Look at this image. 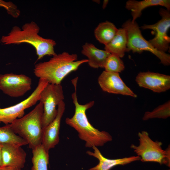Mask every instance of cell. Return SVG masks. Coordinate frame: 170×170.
<instances>
[{
    "label": "cell",
    "mask_w": 170,
    "mask_h": 170,
    "mask_svg": "<svg viewBox=\"0 0 170 170\" xmlns=\"http://www.w3.org/2000/svg\"><path fill=\"white\" fill-rule=\"evenodd\" d=\"M73 83L75 90L71 97L75 106V113L71 118H66L65 123L77 132L79 138L85 142L86 147L103 146L106 143L111 141L112 137L108 132L99 130L89 122L86 111L94 105V101H92L84 105L80 104L76 93L77 82Z\"/></svg>",
    "instance_id": "obj_1"
},
{
    "label": "cell",
    "mask_w": 170,
    "mask_h": 170,
    "mask_svg": "<svg viewBox=\"0 0 170 170\" xmlns=\"http://www.w3.org/2000/svg\"><path fill=\"white\" fill-rule=\"evenodd\" d=\"M39 31V26L33 21L24 24L21 29L15 26L7 35L2 37L0 42L4 45L22 43L31 44L35 49L37 60L45 55H56L54 50V47L56 45L55 41L40 36L38 34Z\"/></svg>",
    "instance_id": "obj_2"
},
{
    "label": "cell",
    "mask_w": 170,
    "mask_h": 170,
    "mask_svg": "<svg viewBox=\"0 0 170 170\" xmlns=\"http://www.w3.org/2000/svg\"><path fill=\"white\" fill-rule=\"evenodd\" d=\"M76 54L64 52L53 56L48 61L36 64L34 69L35 76L46 79L48 83L60 84L64 78L71 72L76 71L88 59L77 60Z\"/></svg>",
    "instance_id": "obj_3"
},
{
    "label": "cell",
    "mask_w": 170,
    "mask_h": 170,
    "mask_svg": "<svg viewBox=\"0 0 170 170\" xmlns=\"http://www.w3.org/2000/svg\"><path fill=\"white\" fill-rule=\"evenodd\" d=\"M43 105L39 102L30 112L10 124L16 134L25 140L32 150L42 144Z\"/></svg>",
    "instance_id": "obj_4"
},
{
    "label": "cell",
    "mask_w": 170,
    "mask_h": 170,
    "mask_svg": "<svg viewBox=\"0 0 170 170\" xmlns=\"http://www.w3.org/2000/svg\"><path fill=\"white\" fill-rule=\"evenodd\" d=\"M139 144H132L131 148L142 162H152L170 166V148L169 145L165 150L162 147V143L154 141L150 137L148 133L143 131L138 133Z\"/></svg>",
    "instance_id": "obj_5"
},
{
    "label": "cell",
    "mask_w": 170,
    "mask_h": 170,
    "mask_svg": "<svg viewBox=\"0 0 170 170\" xmlns=\"http://www.w3.org/2000/svg\"><path fill=\"white\" fill-rule=\"evenodd\" d=\"M122 27L126 31L128 41L127 52L141 53L144 51L150 52L157 57L161 62L165 65L170 64V55L166 53L155 49L143 36L140 28L136 21L133 22L128 20L122 25Z\"/></svg>",
    "instance_id": "obj_6"
},
{
    "label": "cell",
    "mask_w": 170,
    "mask_h": 170,
    "mask_svg": "<svg viewBox=\"0 0 170 170\" xmlns=\"http://www.w3.org/2000/svg\"><path fill=\"white\" fill-rule=\"evenodd\" d=\"M64 99L63 87L60 84L48 83L41 92L39 102L43 105L42 127L44 128L55 118L56 106Z\"/></svg>",
    "instance_id": "obj_7"
},
{
    "label": "cell",
    "mask_w": 170,
    "mask_h": 170,
    "mask_svg": "<svg viewBox=\"0 0 170 170\" xmlns=\"http://www.w3.org/2000/svg\"><path fill=\"white\" fill-rule=\"evenodd\" d=\"M48 83L46 79L39 78L36 88L27 99L13 105L0 108V122L5 125L10 124L22 117L26 109L35 105L39 101L41 92Z\"/></svg>",
    "instance_id": "obj_8"
},
{
    "label": "cell",
    "mask_w": 170,
    "mask_h": 170,
    "mask_svg": "<svg viewBox=\"0 0 170 170\" xmlns=\"http://www.w3.org/2000/svg\"><path fill=\"white\" fill-rule=\"evenodd\" d=\"M159 14L161 17L160 20L153 24H144L141 28L152 30L155 37L149 42L157 50L166 53L169 48L170 43V37L167 34L170 27V10L161 8Z\"/></svg>",
    "instance_id": "obj_9"
},
{
    "label": "cell",
    "mask_w": 170,
    "mask_h": 170,
    "mask_svg": "<svg viewBox=\"0 0 170 170\" xmlns=\"http://www.w3.org/2000/svg\"><path fill=\"white\" fill-rule=\"evenodd\" d=\"M32 80L25 74L13 73L0 74V89L3 93L12 97L24 95L30 90Z\"/></svg>",
    "instance_id": "obj_10"
},
{
    "label": "cell",
    "mask_w": 170,
    "mask_h": 170,
    "mask_svg": "<svg viewBox=\"0 0 170 170\" xmlns=\"http://www.w3.org/2000/svg\"><path fill=\"white\" fill-rule=\"evenodd\" d=\"M98 83L102 90L108 93L137 97L122 80L119 73L103 71L98 78Z\"/></svg>",
    "instance_id": "obj_11"
},
{
    "label": "cell",
    "mask_w": 170,
    "mask_h": 170,
    "mask_svg": "<svg viewBox=\"0 0 170 170\" xmlns=\"http://www.w3.org/2000/svg\"><path fill=\"white\" fill-rule=\"evenodd\" d=\"M135 81L139 86L156 93L165 92L170 88L169 75L151 72H139Z\"/></svg>",
    "instance_id": "obj_12"
},
{
    "label": "cell",
    "mask_w": 170,
    "mask_h": 170,
    "mask_svg": "<svg viewBox=\"0 0 170 170\" xmlns=\"http://www.w3.org/2000/svg\"><path fill=\"white\" fill-rule=\"evenodd\" d=\"M65 109V104L63 101L58 106L57 114L55 119L43 129L42 144L48 152L59 142L61 121Z\"/></svg>",
    "instance_id": "obj_13"
},
{
    "label": "cell",
    "mask_w": 170,
    "mask_h": 170,
    "mask_svg": "<svg viewBox=\"0 0 170 170\" xmlns=\"http://www.w3.org/2000/svg\"><path fill=\"white\" fill-rule=\"evenodd\" d=\"M21 146L3 144L2 166L11 167L22 169L26 162V153Z\"/></svg>",
    "instance_id": "obj_14"
},
{
    "label": "cell",
    "mask_w": 170,
    "mask_h": 170,
    "mask_svg": "<svg viewBox=\"0 0 170 170\" xmlns=\"http://www.w3.org/2000/svg\"><path fill=\"white\" fill-rule=\"evenodd\" d=\"M92 148L94 152L88 150L86 153L88 155L97 158L99 162L97 165L88 170H110L116 166L124 165L140 160V157L137 156L115 159H108L102 155L97 147L94 146Z\"/></svg>",
    "instance_id": "obj_15"
},
{
    "label": "cell",
    "mask_w": 170,
    "mask_h": 170,
    "mask_svg": "<svg viewBox=\"0 0 170 170\" xmlns=\"http://www.w3.org/2000/svg\"><path fill=\"white\" fill-rule=\"evenodd\" d=\"M82 54L88 58V63L92 68H104L106 61L110 54L97 48L93 44L86 43L82 47Z\"/></svg>",
    "instance_id": "obj_16"
},
{
    "label": "cell",
    "mask_w": 170,
    "mask_h": 170,
    "mask_svg": "<svg viewBox=\"0 0 170 170\" xmlns=\"http://www.w3.org/2000/svg\"><path fill=\"white\" fill-rule=\"evenodd\" d=\"M155 6H163L167 9L170 10V0H144L137 1L129 0L126 2L125 7L127 9L131 11L132 17L131 21L133 22L141 16L142 11L144 9L149 7Z\"/></svg>",
    "instance_id": "obj_17"
},
{
    "label": "cell",
    "mask_w": 170,
    "mask_h": 170,
    "mask_svg": "<svg viewBox=\"0 0 170 170\" xmlns=\"http://www.w3.org/2000/svg\"><path fill=\"white\" fill-rule=\"evenodd\" d=\"M128 41L126 31L123 28L118 29L112 40L105 45V50L111 54L123 57L127 51Z\"/></svg>",
    "instance_id": "obj_18"
},
{
    "label": "cell",
    "mask_w": 170,
    "mask_h": 170,
    "mask_svg": "<svg viewBox=\"0 0 170 170\" xmlns=\"http://www.w3.org/2000/svg\"><path fill=\"white\" fill-rule=\"evenodd\" d=\"M118 30L113 23L106 21L98 25L95 29L94 34L96 39L105 45L113 38Z\"/></svg>",
    "instance_id": "obj_19"
},
{
    "label": "cell",
    "mask_w": 170,
    "mask_h": 170,
    "mask_svg": "<svg viewBox=\"0 0 170 170\" xmlns=\"http://www.w3.org/2000/svg\"><path fill=\"white\" fill-rule=\"evenodd\" d=\"M31 170H48L49 155L42 144L32 150Z\"/></svg>",
    "instance_id": "obj_20"
},
{
    "label": "cell",
    "mask_w": 170,
    "mask_h": 170,
    "mask_svg": "<svg viewBox=\"0 0 170 170\" xmlns=\"http://www.w3.org/2000/svg\"><path fill=\"white\" fill-rule=\"evenodd\" d=\"M0 144H10L20 146L28 144L25 140L13 132L9 124L0 127Z\"/></svg>",
    "instance_id": "obj_21"
},
{
    "label": "cell",
    "mask_w": 170,
    "mask_h": 170,
    "mask_svg": "<svg viewBox=\"0 0 170 170\" xmlns=\"http://www.w3.org/2000/svg\"><path fill=\"white\" fill-rule=\"evenodd\" d=\"M170 116V102L168 100L155 108L152 111L145 112L142 119L145 121L153 118L166 119Z\"/></svg>",
    "instance_id": "obj_22"
},
{
    "label": "cell",
    "mask_w": 170,
    "mask_h": 170,
    "mask_svg": "<svg viewBox=\"0 0 170 170\" xmlns=\"http://www.w3.org/2000/svg\"><path fill=\"white\" fill-rule=\"evenodd\" d=\"M104 68L106 71L119 73L124 70L125 66L120 58L110 54L106 61Z\"/></svg>",
    "instance_id": "obj_23"
},
{
    "label": "cell",
    "mask_w": 170,
    "mask_h": 170,
    "mask_svg": "<svg viewBox=\"0 0 170 170\" xmlns=\"http://www.w3.org/2000/svg\"><path fill=\"white\" fill-rule=\"evenodd\" d=\"M0 7L6 9L8 14L15 18L18 17L20 14V11L17 6L11 2H6L0 0Z\"/></svg>",
    "instance_id": "obj_24"
},
{
    "label": "cell",
    "mask_w": 170,
    "mask_h": 170,
    "mask_svg": "<svg viewBox=\"0 0 170 170\" xmlns=\"http://www.w3.org/2000/svg\"><path fill=\"white\" fill-rule=\"evenodd\" d=\"M0 170H22L15 167H11L0 166Z\"/></svg>",
    "instance_id": "obj_25"
},
{
    "label": "cell",
    "mask_w": 170,
    "mask_h": 170,
    "mask_svg": "<svg viewBox=\"0 0 170 170\" xmlns=\"http://www.w3.org/2000/svg\"><path fill=\"white\" fill-rule=\"evenodd\" d=\"M3 144H0V166H2V149Z\"/></svg>",
    "instance_id": "obj_26"
},
{
    "label": "cell",
    "mask_w": 170,
    "mask_h": 170,
    "mask_svg": "<svg viewBox=\"0 0 170 170\" xmlns=\"http://www.w3.org/2000/svg\"><path fill=\"white\" fill-rule=\"evenodd\" d=\"M109 2L108 0H104L102 5V8L103 9H104L106 7L108 3Z\"/></svg>",
    "instance_id": "obj_27"
},
{
    "label": "cell",
    "mask_w": 170,
    "mask_h": 170,
    "mask_svg": "<svg viewBox=\"0 0 170 170\" xmlns=\"http://www.w3.org/2000/svg\"><path fill=\"white\" fill-rule=\"evenodd\" d=\"M170 170V169H168V170Z\"/></svg>",
    "instance_id": "obj_28"
},
{
    "label": "cell",
    "mask_w": 170,
    "mask_h": 170,
    "mask_svg": "<svg viewBox=\"0 0 170 170\" xmlns=\"http://www.w3.org/2000/svg\"></svg>",
    "instance_id": "obj_29"
}]
</instances>
